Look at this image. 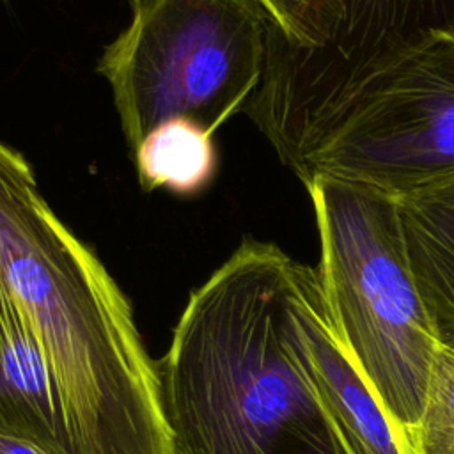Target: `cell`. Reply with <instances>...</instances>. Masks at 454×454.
Returning a JSON list of instances; mask_svg holds the SVG:
<instances>
[{
    "label": "cell",
    "mask_w": 454,
    "mask_h": 454,
    "mask_svg": "<svg viewBox=\"0 0 454 454\" xmlns=\"http://www.w3.org/2000/svg\"><path fill=\"white\" fill-rule=\"evenodd\" d=\"M300 264L247 236L190 293L158 362L176 454H349L303 362Z\"/></svg>",
    "instance_id": "obj_1"
},
{
    "label": "cell",
    "mask_w": 454,
    "mask_h": 454,
    "mask_svg": "<svg viewBox=\"0 0 454 454\" xmlns=\"http://www.w3.org/2000/svg\"><path fill=\"white\" fill-rule=\"evenodd\" d=\"M0 303L39 340L85 454H176L128 298L2 140Z\"/></svg>",
    "instance_id": "obj_2"
},
{
    "label": "cell",
    "mask_w": 454,
    "mask_h": 454,
    "mask_svg": "<svg viewBox=\"0 0 454 454\" xmlns=\"http://www.w3.org/2000/svg\"><path fill=\"white\" fill-rule=\"evenodd\" d=\"M303 186L319 234L316 270L335 328L413 454L443 340L410 262L397 197L330 176Z\"/></svg>",
    "instance_id": "obj_3"
},
{
    "label": "cell",
    "mask_w": 454,
    "mask_h": 454,
    "mask_svg": "<svg viewBox=\"0 0 454 454\" xmlns=\"http://www.w3.org/2000/svg\"><path fill=\"white\" fill-rule=\"evenodd\" d=\"M268 14L257 0H142L105 46L98 73L133 151L168 119L215 135L245 110L266 60Z\"/></svg>",
    "instance_id": "obj_4"
},
{
    "label": "cell",
    "mask_w": 454,
    "mask_h": 454,
    "mask_svg": "<svg viewBox=\"0 0 454 454\" xmlns=\"http://www.w3.org/2000/svg\"><path fill=\"white\" fill-rule=\"evenodd\" d=\"M454 174V32H433L365 82L303 158L296 177L330 176L394 197Z\"/></svg>",
    "instance_id": "obj_5"
},
{
    "label": "cell",
    "mask_w": 454,
    "mask_h": 454,
    "mask_svg": "<svg viewBox=\"0 0 454 454\" xmlns=\"http://www.w3.org/2000/svg\"><path fill=\"white\" fill-rule=\"evenodd\" d=\"M440 30L454 32V0H339L323 46L271 44L268 82L294 122L321 131L365 82Z\"/></svg>",
    "instance_id": "obj_6"
},
{
    "label": "cell",
    "mask_w": 454,
    "mask_h": 454,
    "mask_svg": "<svg viewBox=\"0 0 454 454\" xmlns=\"http://www.w3.org/2000/svg\"><path fill=\"white\" fill-rule=\"evenodd\" d=\"M293 312L309 376L349 454H410L332 319L317 270L301 262Z\"/></svg>",
    "instance_id": "obj_7"
},
{
    "label": "cell",
    "mask_w": 454,
    "mask_h": 454,
    "mask_svg": "<svg viewBox=\"0 0 454 454\" xmlns=\"http://www.w3.org/2000/svg\"><path fill=\"white\" fill-rule=\"evenodd\" d=\"M397 202L417 284L442 340L454 344V174Z\"/></svg>",
    "instance_id": "obj_8"
},
{
    "label": "cell",
    "mask_w": 454,
    "mask_h": 454,
    "mask_svg": "<svg viewBox=\"0 0 454 454\" xmlns=\"http://www.w3.org/2000/svg\"><path fill=\"white\" fill-rule=\"evenodd\" d=\"M131 153L138 184L147 193L163 188L195 195L213 181L218 167L213 133L183 117L151 128Z\"/></svg>",
    "instance_id": "obj_9"
},
{
    "label": "cell",
    "mask_w": 454,
    "mask_h": 454,
    "mask_svg": "<svg viewBox=\"0 0 454 454\" xmlns=\"http://www.w3.org/2000/svg\"><path fill=\"white\" fill-rule=\"evenodd\" d=\"M413 454H454V344L442 342L429 374Z\"/></svg>",
    "instance_id": "obj_10"
},
{
    "label": "cell",
    "mask_w": 454,
    "mask_h": 454,
    "mask_svg": "<svg viewBox=\"0 0 454 454\" xmlns=\"http://www.w3.org/2000/svg\"><path fill=\"white\" fill-rule=\"evenodd\" d=\"M277 32L296 48H319L339 20V0H257Z\"/></svg>",
    "instance_id": "obj_11"
},
{
    "label": "cell",
    "mask_w": 454,
    "mask_h": 454,
    "mask_svg": "<svg viewBox=\"0 0 454 454\" xmlns=\"http://www.w3.org/2000/svg\"><path fill=\"white\" fill-rule=\"evenodd\" d=\"M0 454H46V452L28 442L0 434Z\"/></svg>",
    "instance_id": "obj_12"
},
{
    "label": "cell",
    "mask_w": 454,
    "mask_h": 454,
    "mask_svg": "<svg viewBox=\"0 0 454 454\" xmlns=\"http://www.w3.org/2000/svg\"><path fill=\"white\" fill-rule=\"evenodd\" d=\"M142 0H131V5H137V4H140Z\"/></svg>",
    "instance_id": "obj_13"
}]
</instances>
